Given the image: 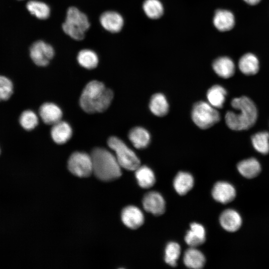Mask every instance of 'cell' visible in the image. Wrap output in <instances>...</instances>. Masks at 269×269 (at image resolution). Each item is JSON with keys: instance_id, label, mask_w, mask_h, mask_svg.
I'll use <instances>...</instances> for the list:
<instances>
[{"instance_id": "7a4b0ae2", "label": "cell", "mask_w": 269, "mask_h": 269, "mask_svg": "<svg viewBox=\"0 0 269 269\" xmlns=\"http://www.w3.org/2000/svg\"><path fill=\"white\" fill-rule=\"evenodd\" d=\"M231 106L238 112L228 111L225 115L226 123L230 129L246 130L254 125L257 119L258 111L252 100L245 96L236 98L232 101Z\"/></svg>"}, {"instance_id": "44dd1931", "label": "cell", "mask_w": 269, "mask_h": 269, "mask_svg": "<svg viewBox=\"0 0 269 269\" xmlns=\"http://www.w3.org/2000/svg\"><path fill=\"white\" fill-rule=\"evenodd\" d=\"M149 108L156 116L163 117L169 111V104L166 97L162 93H155L150 98Z\"/></svg>"}, {"instance_id": "4316f807", "label": "cell", "mask_w": 269, "mask_h": 269, "mask_svg": "<svg viewBox=\"0 0 269 269\" xmlns=\"http://www.w3.org/2000/svg\"><path fill=\"white\" fill-rule=\"evenodd\" d=\"M26 8L31 14L39 19H45L50 15V9L49 6L42 1L30 0L26 4Z\"/></svg>"}, {"instance_id": "83f0119b", "label": "cell", "mask_w": 269, "mask_h": 269, "mask_svg": "<svg viewBox=\"0 0 269 269\" xmlns=\"http://www.w3.org/2000/svg\"><path fill=\"white\" fill-rule=\"evenodd\" d=\"M77 60L81 66L88 69L96 67L99 62L97 54L90 49L81 50L78 54Z\"/></svg>"}, {"instance_id": "9c48e42d", "label": "cell", "mask_w": 269, "mask_h": 269, "mask_svg": "<svg viewBox=\"0 0 269 269\" xmlns=\"http://www.w3.org/2000/svg\"><path fill=\"white\" fill-rule=\"evenodd\" d=\"M143 208L154 215L162 214L165 210V202L162 195L157 192L150 191L142 199Z\"/></svg>"}, {"instance_id": "30bf717a", "label": "cell", "mask_w": 269, "mask_h": 269, "mask_svg": "<svg viewBox=\"0 0 269 269\" xmlns=\"http://www.w3.org/2000/svg\"><path fill=\"white\" fill-rule=\"evenodd\" d=\"M236 192L234 186L230 183L219 181L214 186L212 190L213 198L223 204L229 203L236 197Z\"/></svg>"}, {"instance_id": "f546056e", "label": "cell", "mask_w": 269, "mask_h": 269, "mask_svg": "<svg viewBox=\"0 0 269 269\" xmlns=\"http://www.w3.org/2000/svg\"><path fill=\"white\" fill-rule=\"evenodd\" d=\"M143 9L146 15L152 19L159 18L163 12L162 4L158 0H145Z\"/></svg>"}, {"instance_id": "ba28073f", "label": "cell", "mask_w": 269, "mask_h": 269, "mask_svg": "<svg viewBox=\"0 0 269 269\" xmlns=\"http://www.w3.org/2000/svg\"><path fill=\"white\" fill-rule=\"evenodd\" d=\"M30 56L34 63L39 66H46L54 55L53 47L42 40L34 42L30 48Z\"/></svg>"}, {"instance_id": "ac0fdd59", "label": "cell", "mask_w": 269, "mask_h": 269, "mask_svg": "<svg viewBox=\"0 0 269 269\" xmlns=\"http://www.w3.org/2000/svg\"><path fill=\"white\" fill-rule=\"evenodd\" d=\"M72 134L71 126L64 121H60L53 125L51 135L53 140L57 144H63L68 141Z\"/></svg>"}, {"instance_id": "4dcf8cb0", "label": "cell", "mask_w": 269, "mask_h": 269, "mask_svg": "<svg viewBox=\"0 0 269 269\" xmlns=\"http://www.w3.org/2000/svg\"><path fill=\"white\" fill-rule=\"evenodd\" d=\"M181 249L177 243L171 242L168 243L165 250V262L172 267H175L180 257Z\"/></svg>"}, {"instance_id": "d4e9b609", "label": "cell", "mask_w": 269, "mask_h": 269, "mask_svg": "<svg viewBox=\"0 0 269 269\" xmlns=\"http://www.w3.org/2000/svg\"><path fill=\"white\" fill-rule=\"evenodd\" d=\"M227 94V91L223 87L215 85L208 90L207 99L208 103L214 108H221L224 105Z\"/></svg>"}, {"instance_id": "484cf974", "label": "cell", "mask_w": 269, "mask_h": 269, "mask_svg": "<svg viewBox=\"0 0 269 269\" xmlns=\"http://www.w3.org/2000/svg\"><path fill=\"white\" fill-rule=\"evenodd\" d=\"M135 176L138 185L143 188L151 187L155 182L153 171L148 167L139 166L135 170Z\"/></svg>"}, {"instance_id": "1f68e13d", "label": "cell", "mask_w": 269, "mask_h": 269, "mask_svg": "<svg viewBox=\"0 0 269 269\" xmlns=\"http://www.w3.org/2000/svg\"><path fill=\"white\" fill-rule=\"evenodd\" d=\"M19 123L24 129L30 131L37 126L38 118L32 111L26 110L21 113L19 117Z\"/></svg>"}, {"instance_id": "2e32d148", "label": "cell", "mask_w": 269, "mask_h": 269, "mask_svg": "<svg viewBox=\"0 0 269 269\" xmlns=\"http://www.w3.org/2000/svg\"><path fill=\"white\" fill-rule=\"evenodd\" d=\"M128 136L133 145L137 149L146 148L150 142L149 133L141 127H136L131 129Z\"/></svg>"}, {"instance_id": "6da1fadb", "label": "cell", "mask_w": 269, "mask_h": 269, "mask_svg": "<svg viewBox=\"0 0 269 269\" xmlns=\"http://www.w3.org/2000/svg\"><path fill=\"white\" fill-rule=\"evenodd\" d=\"M114 97L113 92L101 82L93 80L84 88L79 100L81 108L86 113L93 114L105 111Z\"/></svg>"}, {"instance_id": "3957f363", "label": "cell", "mask_w": 269, "mask_h": 269, "mask_svg": "<svg viewBox=\"0 0 269 269\" xmlns=\"http://www.w3.org/2000/svg\"><path fill=\"white\" fill-rule=\"evenodd\" d=\"M93 163V173L99 179L111 181L122 175V171L116 156L103 147L94 148L91 153Z\"/></svg>"}, {"instance_id": "d6a6232c", "label": "cell", "mask_w": 269, "mask_h": 269, "mask_svg": "<svg viewBox=\"0 0 269 269\" xmlns=\"http://www.w3.org/2000/svg\"><path fill=\"white\" fill-rule=\"evenodd\" d=\"M13 86L8 78L0 75V101L8 100L12 95Z\"/></svg>"}, {"instance_id": "e0dca14e", "label": "cell", "mask_w": 269, "mask_h": 269, "mask_svg": "<svg viewBox=\"0 0 269 269\" xmlns=\"http://www.w3.org/2000/svg\"><path fill=\"white\" fill-rule=\"evenodd\" d=\"M213 23L218 30L221 31H228L232 29L235 25V17L229 10L218 9L215 13Z\"/></svg>"}, {"instance_id": "603a6c76", "label": "cell", "mask_w": 269, "mask_h": 269, "mask_svg": "<svg viewBox=\"0 0 269 269\" xmlns=\"http://www.w3.org/2000/svg\"><path fill=\"white\" fill-rule=\"evenodd\" d=\"M240 173L247 178H253L257 176L261 171L259 162L255 158L243 160L237 164Z\"/></svg>"}, {"instance_id": "836d02e7", "label": "cell", "mask_w": 269, "mask_h": 269, "mask_svg": "<svg viewBox=\"0 0 269 269\" xmlns=\"http://www.w3.org/2000/svg\"><path fill=\"white\" fill-rule=\"evenodd\" d=\"M245 2L251 5L258 4L261 0H244Z\"/></svg>"}, {"instance_id": "277c9868", "label": "cell", "mask_w": 269, "mask_h": 269, "mask_svg": "<svg viewBox=\"0 0 269 269\" xmlns=\"http://www.w3.org/2000/svg\"><path fill=\"white\" fill-rule=\"evenodd\" d=\"M90 23L86 15L75 7H70L67 11L65 21L62 24L64 32L71 38L81 40L89 29Z\"/></svg>"}, {"instance_id": "5bb4252c", "label": "cell", "mask_w": 269, "mask_h": 269, "mask_svg": "<svg viewBox=\"0 0 269 269\" xmlns=\"http://www.w3.org/2000/svg\"><path fill=\"white\" fill-rule=\"evenodd\" d=\"M39 115L44 123L53 125L61 121L62 112L55 104L45 103L40 107Z\"/></svg>"}, {"instance_id": "52a82bcc", "label": "cell", "mask_w": 269, "mask_h": 269, "mask_svg": "<svg viewBox=\"0 0 269 269\" xmlns=\"http://www.w3.org/2000/svg\"><path fill=\"white\" fill-rule=\"evenodd\" d=\"M68 168L74 175L87 177L93 173V163L91 155L84 152L73 153L68 160Z\"/></svg>"}, {"instance_id": "5b68a950", "label": "cell", "mask_w": 269, "mask_h": 269, "mask_svg": "<svg viewBox=\"0 0 269 269\" xmlns=\"http://www.w3.org/2000/svg\"><path fill=\"white\" fill-rule=\"evenodd\" d=\"M107 142L109 147L115 151V155L122 168L133 171L140 165V160L134 152L120 138L111 136Z\"/></svg>"}, {"instance_id": "8992f818", "label": "cell", "mask_w": 269, "mask_h": 269, "mask_svg": "<svg viewBox=\"0 0 269 269\" xmlns=\"http://www.w3.org/2000/svg\"><path fill=\"white\" fill-rule=\"evenodd\" d=\"M191 118L198 127L205 130L217 123L220 120V115L216 108L208 102L199 101L193 106Z\"/></svg>"}, {"instance_id": "9a60e30c", "label": "cell", "mask_w": 269, "mask_h": 269, "mask_svg": "<svg viewBox=\"0 0 269 269\" xmlns=\"http://www.w3.org/2000/svg\"><path fill=\"white\" fill-rule=\"evenodd\" d=\"M206 240V232L204 227L198 223H193L185 236L186 244L190 247L196 248L203 244Z\"/></svg>"}, {"instance_id": "8fae6325", "label": "cell", "mask_w": 269, "mask_h": 269, "mask_svg": "<svg viewBox=\"0 0 269 269\" xmlns=\"http://www.w3.org/2000/svg\"><path fill=\"white\" fill-rule=\"evenodd\" d=\"M121 218L123 223L128 228L136 229L144 222V216L142 211L134 206H128L122 211Z\"/></svg>"}, {"instance_id": "7402d4cb", "label": "cell", "mask_w": 269, "mask_h": 269, "mask_svg": "<svg viewBox=\"0 0 269 269\" xmlns=\"http://www.w3.org/2000/svg\"><path fill=\"white\" fill-rule=\"evenodd\" d=\"M194 185V179L192 175L186 172L181 171L177 173L173 180V186L180 195L187 194Z\"/></svg>"}, {"instance_id": "ffe728a7", "label": "cell", "mask_w": 269, "mask_h": 269, "mask_svg": "<svg viewBox=\"0 0 269 269\" xmlns=\"http://www.w3.org/2000/svg\"><path fill=\"white\" fill-rule=\"evenodd\" d=\"M205 258L203 253L195 248L191 247L184 253L183 262L188 268L199 269L205 264Z\"/></svg>"}, {"instance_id": "cb8c5ba5", "label": "cell", "mask_w": 269, "mask_h": 269, "mask_svg": "<svg viewBox=\"0 0 269 269\" xmlns=\"http://www.w3.org/2000/svg\"><path fill=\"white\" fill-rule=\"evenodd\" d=\"M239 68L243 74L253 75L259 70V61L254 54L246 53L241 57L239 61Z\"/></svg>"}, {"instance_id": "4fadbf2b", "label": "cell", "mask_w": 269, "mask_h": 269, "mask_svg": "<svg viewBox=\"0 0 269 269\" xmlns=\"http://www.w3.org/2000/svg\"><path fill=\"white\" fill-rule=\"evenodd\" d=\"M219 221L224 229L228 232H235L241 226L242 218L235 210L228 209L224 211L219 218Z\"/></svg>"}, {"instance_id": "f1b7e54d", "label": "cell", "mask_w": 269, "mask_h": 269, "mask_svg": "<svg viewBox=\"0 0 269 269\" xmlns=\"http://www.w3.org/2000/svg\"><path fill=\"white\" fill-rule=\"evenodd\" d=\"M255 149L263 154L269 152V133L261 132L254 134L251 137Z\"/></svg>"}, {"instance_id": "d6986e66", "label": "cell", "mask_w": 269, "mask_h": 269, "mask_svg": "<svg viewBox=\"0 0 269 269\" xmlns=\"http://www.w3.org/2000/svg\"><path fill=\"white\" fill-rule=\"evenodd\" d=\"M212 66L215 73L219 77L224 79L232 77L235 71L234 62L229 57L225 56L216 59Z\"/></svg>"}, {"instance_id": "7c38bea8", "label": "cell", "mask_w": 269, "mask_h": 269, "mask_svg": "<svg viewBox=\"0 0 269 269\" xmlns=\"http://www.w3.org/2000/svg\"><path fill=\"white\" fill-rule=\"evenodd\" d=\"M100 22L106 30L112 33L119 32L124 25L123 17L119 13L113 11H108L102 13Z\"/></svg>"}]
</instances>
